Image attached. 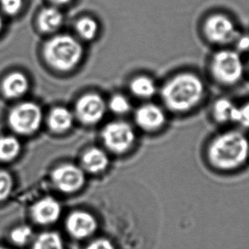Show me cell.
Listing matches in <instances>:
<instances>
[{
	"label": "cell",
	"mask_w": 249,
	"mask_h": 249,
	"mask_svg": "<svg viewBox=\"0 0 249 249\" xmlns=\"http://www.w3.org/2000/svg\"><path fill=\"white\" fill-rule=\"evenodd\" d=\"M207 153L213 168L221 171H233L248 162L249 140L238 130L223 132L210 142Z\"/></svg>",
	"instance_id": "obj_1"
},
{
	"label": "cell",
	"mask_w": 249,
	"mask_h": 249,
	"mask_svg": "<svg viewBox=\"0 0 249 249\" xmlns=\"http://www.w3.org/2000/svg\"><path fill=\"white\" fill-rule=\"evenodd\" d=\"M205 88L201 78L192 73L177 75L164 84L162 99L166 107L175 112H187L202 101Z\"/></svg>",
	"instance_id": "obj_2"
},
{
	"label": "cell",
	"mask_w": 249,
	"mask_h": 249,
	"mask_svg": "<svg viewBox=\"0 0 249 249\" xmlns=\"http://www.w3.org/2000/svg\"><path fill=\"white\" fill-rule=\"evenodd\" d=\"M48 64L56 71L68 72L78 67L84 56V48L76 37L60 34L51 37L44 45Z\"/></svg>",
	"instance_id": "obj_3"
},
{
	"label": "cell",
	"mask_w": 249,
	"mask_h": 249,
	"mask_svg": "<svg viewBox=\"0 0 249 249\" xmlns=\"http://www.w3.org/2000/svg\"><path fill=\"white\" fill-rule=\"evenodd\" d=\"M211 73L219 84L231 86L239 83L244 75V64L238 52L223 50L213 56Z\"/></svg>",
	"instance_id": "obj_4"
},
{
	"label": "cell",
	"mask_w": 249,
	"mask_h": 249,
	"mask_svg": "<svg viewBox=\"0 0 249 249\" xmlns=\"http://www.w3.org/2000/svg\"><path fill=\"white\" fill-rule=\"evenodd\" d=\"M101 138L109 151L115 154H124L135 144V133L131 125L126 122H111L103 128Z\"/></svg>",
	"instance_id": "obj_5"
},
{
	"label": "cell",
	"mask_w": 249,
	"mask_h": 249,
	"mask_svg": "<svg viewBox=\"0 0 249 249\" xmlns=\"http://www.w3.org/2000/svg\"><path fill=\"white\" fill-rule=\"evenodd\" d=\"M43 121L40 107L35 103L25 102L14 108L10 113L11 128L20 135H31L37 131Z\"/></svg>",
	"instance_id": "obj_6"
},
{
	"label": "cell",
	"mask_w": 249,
	"mask_h": 249,
	"mask_svg": "<svg viewBox=\"0 0 249 249\" xmlns=\"http://www.w3.org/2000/svg\"><path fill=\"white\" fill-rule=\"evenodd\" d=\"M107 104L100 94L89 93L78 99L75 106V116L83 124L94 125L104 118Z\"/></svg>",
	"instance_id": "obj_7"
},
{
	"label": "cell",
	"mask_w": 249,
	"mask_h": 249,
	"mask_svg": "<svg viewBox=\"0 0 249 249\" xmlns=\"http://www.w3.org/2000/svg\"><path fill=\"white\" fill-rule=\"evenodd\" d=\"M52 181L59 191L72 194L84 187L85 173L83 168L74 164H63L53 171Z\"/></svg>",
	"instance_id": "obj_8"
},
{
	"label": "cell",
	"mask_w": 249,
	"mask_h": 249,
	"mask_svg": "<svg viewBox=\"0 0 249 249\" xmlns=\"http://www.w3.org/2000/svg\"><path fill=\"white\" fill-rule=\"evenodd\" d=\"M206 37L213 44H225L236 40L238 33L232 20L224 15H213L206 20Z\"/></svg>",
	"instance_id": "obj_9"
},
{
	"label": "cell",
	"mask_w": 249,
	"mask_h": 249,
	"mask_svg": "<svg viewBox=\"0 0 249 249\" xmlns=\"http://www.w3.org/2000/svg\"><path fill=\"white\" fill-rule=\"evenodd\" d=\"M135 123L139 127L147 132L159 130L164 125L166 116L162 108L155 104H145L136 110Z\"/></svg>",
	"instance_id": "obj_10"
},
{
	"label": "cell",
	"mask_w": 249,
	"mask_h": 249,
	"mask_svg": "<svg viewBox=\"0 0 249 249\" xmlns=\"http://www.w3.org/2000/svg\"><path fill=\"white\" fill-rule=\"evenodd\" d=\"M67 228L71 236L81 239L90 236L95 231L97 222L89 213L76 211L68 216Z\"/></svg>",
	"instance_id": "obj_11"
},
{
	"label": "cell",
	"mask_w": 249,
	"mask_h": 249,
	"mask_svg": "<svg viewBox=\"0 0 249 249\" xmlns=\"http://www.w3.org/2000/svg\"><path fill=\"white\" fill-rule=\"evenodd\" d=\"M61 213V204L56 199L48 196L41 199L34 204L32 215L39 225H51L57 221Z\"/></svg>",
	"instance_id": "obj_12"
},
{
	"label": "cell",
	"mask_w": 249,
	"mask_h": 249,
	"mask_svg": "<svg viewBox=\"0 0 249 249\" xmlns=\"http://www.w3.org/2000/svg\"><path fill=\"white\" fill-rule=\"evenodd\" d=\"M110 163L107 152L97 147H92L84 152L81 159V168L84 171L98 175L106 171Z\"/></svg>",
	"instance_id": "obj_13"
},
{
	"label": "cell",
	"mask_w": 249,
	"mask_h": 249,
	"mask_svg": "<svg viewBox=\"0 0 249 249\" xmlns=\"http://www.w3.org/2000/svg\"><path fill=\"white\" fill-rule=\"evenodd\" d=\"M74 122V114L68 108L54 107L48 118V125L51 131L56 134H64L71 129Z\"/></svg>",
	"instance_id": "obj_14"
},
{
	"label": "cell",
	"mask_w": 249,
	"mask_h": 249,
	"mask_svg": "<svg viewBox=\"0 0 249 249\" xmlns=\"http://www.w3.org/2000/svg\"><path fill=\"white\" fill-rule=\"evenodd\" d=\"M64 21L63 14L56 7H46L37 17V26L42 32L51 34L57 31Z\"/></svg>",
	"instance_id": "obj_15"
},
{
	"label": "cell",
	"mask_w": 249,
	"mask_h": 249,
	"mask_svg": "<svg viewBox=\"0 0 249 249\" xmlns=\"http://www.w3.org/2000/svg\"><path fill=\"white\" fill-rule=\"evenodd\" d=\"M28 88V79L20 72L11 73L3 80V91L7 97H20L27 93Z\"/></svg>",
	"instance_id": "obj_16"
},
{
	"label": "cell",
	"mask_w": 249,
	"mask_h": 249,
	"mask_svg": "<svg viewBox=\"0 0 249 249\" xmlns=\"http://www.w3.org/2000/svg\"><path fill=\"white\" fill-rule=\"evenodd\" d=\"M236 106L228 98H220L213 106V116L216 121L220 124L233 123Z\"/></svg>",
	"instance_id": "obj_17"
},
{
	"label": "cell",
	"mask_w": 249,
	"mask_h": 249,
	"mask_svg": "<svg viewBox=\"0 0 249 249\" xmlns=\"http://www.w3.org/2000/svg\"><path fill=\"white\" fill-rule=\"evenodd\" d=\"M132 94L141 99H149L156 94L155 82L147 76H139L134 78L129 84Z\"/></svg>",
	"instance_id": "obj_18"
},
{
	"label": "cell",
	"mask_w": 249,
	"mask_h": 249,
	"mask_svg": "<svg viewBox=\"0 0 249 249\" xmlns=\"http://www.w3.org/2000/svg\"><path fill=\"white\" fill-rule=\"evenodd\" d=\"M20 143L14 136H3L0 138V160L11 161L19 155Z\"/></svg>",
	"instance_id": "obj_19"
},
{
	"label": "cell",
	"mask_w": 249,
	"mask_h": 249,
	"mask_svg": "<svg viewBox=\"0 0 249 249\" xmlns=\"http://www.w3.org/2000/svg\"><path fill=\"white\" fill-rule=\"evenodd\" d=\"M76 33L83 40H93L99 32V26L96 20L90 17H83L77 21L75 26Z\"/></svg>",
	"instance_id": "obj_20"
},
{
	"label": "cell",
	"mask_w": 249,
	"mask_h": 249,
	"mask_svg": "<svg viewBox=\"0 0 249 249\" xmlns=\"http://www.w3.org/2000/svg\"><path fill=\"white\" fill-rule=\"evenodd\" d=\"M33 249H63L61 236L56 232H44L34 240Z\"/></svg>",
	"instance_id": "obj_21"
},
{
	"label": "cell",
	"mask_w": 249,
	"mask_h": 249,
	"mask_svg": "<svg viewBox=\"0 0 249 249\" xmlns=\"http://www.w3.org/2000/svg\"><path fill=\"white\" fill-rule=\"evenodd\" d=\"M34 232L30 226H18L10 232V238L11 243L17 247L27 245L33 240Z\"/></svg>",
	"instance_id": "obj_22"
},
{
	"label": "cell",
	"mask_w": 249,
	"mask_h": 249,
	"mask_svg": "<svg viewBox=\"0 0 249 249\" xmlns=\"http://www.w3.org/2000/svg\"><path fill=\"white\" fill-rule=\"evenodd\" d=\"M108 107L113 113L118 115H124L128 113L131 104L128 98L123 94H115L108 103Z\"/></svg>",
	"instance_id": "obj_23"
},
{
	"label": "cell",
	"mask_w": 249,
	"mask_h": 249,
	"mask_svg": "<svg viewBox=\"0 0 249 249\" xmlns=\"http://www.w3.org/2000/svg\"><path fill=\"white\" fill-rule=\"evenodd\" d=\"M233 123L240 125L243 128L249 129V101L236 106Z\"/></svg>",
	"instance_id": "obj_24"
},
{
	"label": "cell",
	"mask_w": 249,
	"mask_h": 249,
	"mask_svg": "<svg viewBox=\"0 0 249 249\" xmlns=\"http://www.w3.org/2000/svg\"><path fill=\"white\" fill-rule=\"evenodd\" d=\"M14 181L11 175L5 171H0V202L10 196L13 189Z\"/></svg>",
	"instance_id": "obj_25"
},
{
	"label": "cell",
	"mask_w": 249,
	"mask_h": 249,
	"mask_svg": "<svg viewBox=\"0 0 249 249\" xmlns=\"http://www.w3.org/2000/svg\"><path fill=\"white\" fill-rule=\"evenodd\" d=\"M23 6V0H0V7L3 13L10 17L17 16Z\"/></svg>",
	"instance_id": "obj_26"
},
{
	"label": "cell",
	"mask_w": 249,
	"mask_h": 249,
	"mask_svg": "<svg viewBox=\"0 0 249 249\" xmlns=\"http://www.w3.org/2000/svg\"><path fill=\"white\" fill-rule=\"evenodd\" d=\"M87 249H114L111 243L105 239H99L94 241L88 247Z\"/></svg>",
	"instance_id": "obj_27"
},
{
	"label": "cell",
	"mask_w": 249,
	"mask_h": 249,
	"mask_svg": "<svg viewBox=\"0 0 249 249\" xmlns=\"http://www.w3.org/2000/svg\"><path fill=\"white\" fill-rule=\"evenodd\" d=\"M236 47L240 51H249V35H243L238 36L236 38Z\"/></svg>",
	"instance_id": "obj_28"
},
{
	"label": "cell",
	"mask_w": 249,
	"mask_h": 249,
	"mask_svg": "<svg viewBox=\"0 0 249 249\" xmlns=\"http://www.w3.org/2000/svg\"><path fill=\"white\" fill-rule=\"evenodd\" d=\"M51 1L56 5H63V4L71 3L72 0H51Z\"/></svg>",
	"instance_id": "obj_29"
},
{
	"label": "cell",
	"mask_w": 249,
	"mask_h": 249,
	"mask_svg": "<svg viewBox=\"0 0 249 249\" xmlns=\"http://www.w3.org/2000/svg\"><path fill=\"white\" fill-rule=\"evenodd\" d=\"M3 18L1 17V16H0V33L2 32V30H3Z\"/></svg>",
	"instance_id": "obj_30"
},
{
	"label": "cell",
	"mask_w": 249,
	"mask_h": 249,
	"mask_svg": "<svg viewBox=\"0 0 249 249\" xmlns=\"http://www.w3.org/2000/svg\"><path fill=\"white\" fill-rule=\"evenodd\" d=\"M0 249H8L6 248H3V247H0Z\"/></svg>",
	"instance_id": "obj_31"
},
{
	"label": "cell",
	"mask_w": 249,
	"mask_h": 249,
	"mask_svg": "<svg viewBox=\"0 0 249 249\" xmlns=\"http://www.w3.org/2000/svg\"></svg>",
	"instance_id": "obj_32"
}]
</instances>
